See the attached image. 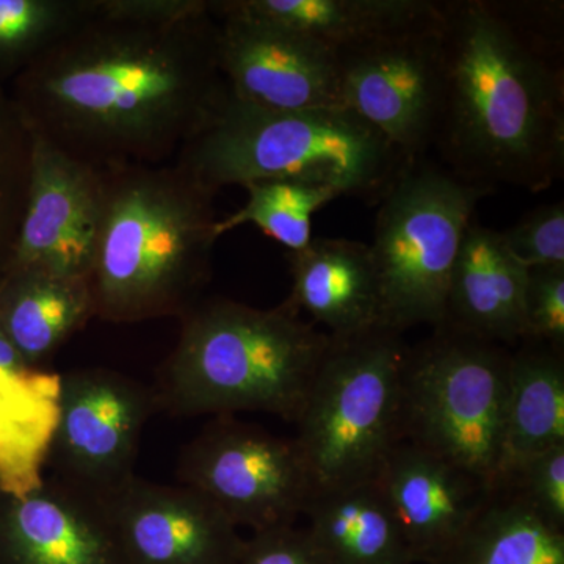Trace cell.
<instances>
[{
    "mask_svg": "<svg viewBox=\"0 0 564 564\" xmlns=\"http://www.w3.org/2000/svg\"><path fill=\"white\" fill-rule=\"evenodd\" d=\"M40 377V370L32 369L20 352L11 344L0 322V381L9 383H31L33 378Z\"/></svg>",
    "mask_w": 564,
    "mask_h": 564,
    "instance_id": "obj_32",
    "label": "cell"
},
{
    "mask_svg": "<svg viewBox=\"0 0 564 564\" xmlns=\"http://www.w3.org/2000/svg\"><path fill=\"white\" fill-rule=\"evenodd\" d=\"M215 6L284 25L336 51L443 28V2L433 0H221Z\"/></svg>",
    "mask_w": 564,
    "mask_h": 564,
    "instance_id": "obj_19",
    "label": "cell"
},
{
    "mask_svg": "<svg viewBox=\"0 0 564 564\" xmlns=\"http://www.w3.org/2000/svg\"><path fill=\"white\" fill-rule=\"evenodd\" d=\"M377 484L415 564L443 555L492 492L481 478L408 441L393 447Z\"/></svg>",
    "mask_w": 564,
    "mask_h": 564,
    "instance_id": "obj_16",
    "label": "cell"
},
{
    "mask_svg": "<svg viewBox=\"0 0 564 564\" xmlns=\"http://www.w3.org/2000/svg\"><path fill=\"white\" fill-rule=\"evenodd\" d=\"M91 318L87 278L10 269L0 280V322L32 369L40 370Z\"/></svg>",
    "mask_w": 564,
    "mask_h": 564,
    "instance_id": "obj_20",
    "label": "cell"
},
{
    "mask_svg": "<svg viewBox=\"0 0 564 564\" xmlns=\"http://www.w3.org/2000/svg\"><path fill=\"white\" fill-rule=\"evenodd\" d=\"M96 14L140 24H172L210 13L207 0H95Z\"/></svg>",
    "mask_w": 564,
    "mask_h": 564,
    "instance_id": "obj_31",
    "label": "cell"
},
{
    "mask_svg": "<svg viewBox=\"0 0 564 564\" xmlns=\"http://www.w3.org/2000/svg\"><path fill=\"white\" fill-rule=\"evenodd\" d=\"M101 502L124 564H236L242 551L240 529L187 486L135 475Z\"/></svg>",
    "mask_w": 564,
    "mask_h": 564,
    "instance_id": "obj_14",
    "label": "cell"
},
{
    "mask_svg": "<svg viewBox=\"0 0 564 564\" xmlns=\"http://www.w3.org/2000/svg\"><path fill=\"white\" fill-rule=\"evenodd\" d=\"M332 336L282 303L259 310L232 300L199 302L152 386L173 417L267 413L295 423Z\"/></svg>",
    "mask_w": 564,
    "mask_h": 564,
    "instance_id": "obj_4",
    "label": "cell"
},
{
    "mask_svg": "<svg viewBox=\"0 0 564 564\" xmlns=\"http://www.w3.org/2000/svg\"><path fill=\"white\" fill-rule=\"evenodd\" d=\"M102 198V170L32 133L28 198L7 270L39 269L87 278Z\"/></svg>",
    "mask_w": 564,
    "mask_h": 564,
    "instance_id": "obj_13",
    "label": "cell"
},
{
    "mask_svg": "<svg viewBox=\"0 0 564 564\" xmlns=\"http://www.w3.org/2000/svg\"><path fill=\"white\" fill-rule=\"evenodd\" d=\"M491 192L421 161L404 170L381 198L370 245L381 325L399 333L444 325L464 234L478 202Z\"/></svg>",
    "mask_w": 564,
    "mask_h": 564,
    "instance_id": "obj_8",
    "label": "cell"
},
{
    "mask_svg": "<svg viewBox=\"0 0 564 564\" xmlns=\"http://www.w3.org/2000/svg\"><path fill=\"white\" fill-rule=\"evenodd\" d=\"M502 234L505 247L527 269L564 265V204H544L527 212Z\"/></svg>",
    "mask_w": 564,
    "mask_h": 564,
    "instance_id": "obj_29",
    "label": "cell"
},
{
    "mask_svg": "<svg viewBox=\"0 0 564 564\" xmlns=\"http://www.w3.org/2000/svg\"><path fill=\"white\" fill-rule=\"evenodd\" d=\"M496 485L511 489L547 524L564 530V444L532 456Z\"/></svg>",
    "mask_w": 564,
    "mask_h": 564,
    "instance_id": "obj_27",
    "label": "cell"
},
{
    "mask_svg": "<svg viewBox=\"0 0 564 564\" xmlns=\"http://www.w3.org/2000/svg\"><path fill=\"white\" fill-rule=\"evenodd\" d=\"M32 133L0 82V280L9 269L25 209Z\"/></svg>",
    "mask_w": 564,
    "mask_h": 564,
    "instance_id": "obj_26",
    "label": "cell"
},
{
    "mask_svg": "<svg viewBox=\"0 0 564 564\" xmlns=\"http://www.w3.org/2000/svg\"><path fill=\"white\" fill-rule=\"evenodd\" d=\"M527 278L502 234L474 220L452 270L444 325L503 347L522 343Z\"/></svg>",
    "mask_w": 564,
    "mask_h": 564,
    "instance_id": "obj_17",
    "label": "cell"
},
{
    "mask_svg": "<svg viewBox=\"0 0 564 564\" xmlns=\"http://www.w3.org/2000/svg\"><path fill=\"white\" fill-rule=\"evenodd\" d=\"M214 13L172 24L95 14L11 82L32 133L113 170L172 163L231 99Z\"/></svg>",
    "mask_w": 564,
    "mask_h": 564,
    "instance_id": "obj_1",
    "label": "cell"
},
{
    "mask_svg": "<svg viewBox=\"0 0 564 564\" xmlns=\"http://www.w3.org/2000/svg\"><path fill=\"white\" fill-rule=\"evenodd\" d=\"M218 62L232 98L258 109H337V51L284 25L218 9Z\"/></svg>",
    "mask_w": 564,
    "mask_h": 564,
    "instance_id": "obj_12",
    "label": "cell"
},
{
    "mask_svg": "<svg viewBox=\"0 0 564 564\" xmlns=\"http://www.w3.org/2000/svg\"><path fill=\"white\" fill-rule=\"evenodd\" d=\"M173 162L215 193L226 185L288 180L372 203L413 163L344 107L273 111L232 96Z\"/></svg>",
    "mask_w": 564,
    "mask_h": 564,
    "instance_id": "obj_5",
    "label": "cell"
},
{
    "mask_svg": "<svg viewBox=\"0 0 564 564\" xmlns=\"http://www.w3.org/2000/svg\"><path fill=\"white\" fill-rule=\"evenodd\" d=\"M248 202L242 209L218 220V239L245 225H254L291 252L304 250L313 240V215L340 193L310 182L267 180L243 185Z\"/></svg>",
    "mask_w": 564,
    "mask_h": 564,
    "instance_id": "obj_24",
    "label": "cell"
},
{
    "mask_svg": "<svg viewBox=\"0 0 564 564\" xmlns=\"http://www.w3.org/2000/svg\"><path fill=\"white\" fill-rule=\"evenodd\" d=\"M236 564H334L314 543L307 530L276 527L245 538Z\"/></svg>",
    "mask_w": 564,
    "mask_h": 564,
    "instance_id": "obj_30",
    "label": "cell"
},
{
    "mask_svg": "<svg viewBox=\"0 0 564 564\" xmlns=\"http://www.w3.org/2000/svg\"><path fill=\"white\" fill-rule=\"evenodd\" d=\"M440 148L454 176L540 192L564 174L563 3L443 2Z\"/></svg>",
    "mask_w": 564,
    "mask_h": 564,
    "instance_id": "obj_2",
    "label": "cell"
},
{
    "mask_svg": "<svg viewBox=\"0 0 564 564\" xmlns=\"http://www.w3.org/2000/svg\"><path fill=\"white\" fill-rule=\"evenodd\" d=\"M429 564H564V530L496 485L462 536Z\"/></svg>",
    "mask_w": 564,
    "mask_h": 564,
    "instance_id": "obj_23",
    "label": "cell"
},
{
    "mask_svg": "<svg viewBox=\"0 0 564 564\" xmlns=\"http://www.w3.org/2000/svg\"><path fill=\"white\" fill-rule=\"evenodd\" d=\"M303 518L334 564H415L377 480L314 492Z\"/></svg>",
    "mask_w": 564,
    "mask_h": 564,
    "instance_id": "obj_21",
    "label": "cell"
},
{
    "mask_svg": "<svg viewBox=\"0 0 564 564\" xmlns=\"http://www.w3.org/2000/svg\"><path fill=\"white\" fill-rule=\"evenodd\" d=\"M292 292L285 304L304 311L329 336H351L381 325L380 289L370 245L313 239L291 252Z\"/></svg>",
    "mask_w": 564,
    "mask_h": 564,
    "instance_id": "obj_18",
    "label": "cell"
},
{
    "mask_svg": "<svg viewBox=\"0 0 564 564\" xmlns=\"http://www.w3.org/2000/svg\"><path fill=\"white\" fill-rule=\"evenodd\" d=\"M159 413L152 386L106 367L63 375L47 456L51 477L106 500L135 477L144 426Z\"/></svg>",
    "mask_w": 564,
    "mask_h": 564,
    "instance_id": "obj_10",
    "label": "cell"
},
{
    "mask_svg": "<svg viewBox=\"0 0 564 564\" xmlns=\"http://www.w3.org/2000/svg\"><path fill=\"white\" fill-rule=\"evenodd\" d=\"M402 333L375 326L332 336L296 425V445L314 492L377 480L403 441Z\"/></svg>",
    "mask_w": 564,
    "mask_h": 564,
    "instance_id": "obj_6",
    "label": "cell"
},
{
    "mask_svg": "<svg viewBox=\"0 0 564 564\" xmlns=\"http://www.w3.org/2000/svg\"><path fill=\"white\" fill-rule=\"evenodd\" d=\"M522 340L564 352V265L529 269Z\"/></svg>",
    "mask_w": 564,
    "mask_h": 564,
    "instance_id": "obj_28",
    "label": "cell"
},
{
    "mask_svg": "<svg viewBox=\"0 0 564 564\" xmlns=\"http://www.w3.org/2000/svg\"><path fill=\"white\" fill-rule=\"evenodd\" d=\"M176 475L251 533L296 525L314 494L293 437L232 415L215 417L182 448Z\"/></svg>",
    "mask_w": 564,
    "mask_h": 564,
    "instance_id": "obj_9",
    "label": "cell"
},
{
    "mask_svg": "<svg viewBox=\"0 0 564 564\" xmlns=\"http://www.w3.org/2000/svg\"><path fill=\"white\" fill-rule=\"evenodd\" d=\"M443 28L345 47L340 99L404 159L434 147L444 102Z\"/></svg>",
    "mask_w": 564,
    "mask_h": 564,
    "instance_id": "obj_11",
    "label": "cell"
},
{
    "mask_svg": "<svg viewBox=\"0 0 564 564\" xmlns=\"http://www.w3.org/2000/svg\"><path fill=\"white\" fill-rule=\"evenodd\" d=\"M0 564H124L101 500L41 478L0 488Z\"/></svg>",
    "mask_w": 564,
    "mask_h": 564,
    "instance_id": "obj_15",
    "label": "cell"
},
{
    "mask_svg": "<svg viewBox=\"0 0 564 564\" xmlns=\"http://www.w3.org/2000/svg\"><path fill=\"white\" fill-rule=\"evenodd\" d=\"M215 195L174 162L104 172L87 276L95 318L117 325L181 321L202 302L218 240Z\"/></svg>",
    "mask_w": 564,
    "mask_h": 564,
    "instance_id": "obj_3",
    "label": "cell"
},
{
    "mask_svg": "<svg viewBox=\"0 0 564 564\" xmlns=\"http://www.w3.org/2000/svg\"><path fill=\"white\" fill-rule=\"evenodd\" d=\"M403 367V441L496 484L511 351L451 326L433 328Z\"/></svg>",
    "mask_w": 564,
    "mask_h": 564,
    "instance_id": "obj_7",
    "label": "cell"
},
{
    "mask_svg": "<svg viewBox=\"0 0 564 564\" xmlns=\"http://www.w3.org/2000/svg\"><path fill=\"white\" fill-rule=\"evenodd\" d=\"M564 444V352L532 340L511 351L500 477Z\"/></svg>",
    "mask_w": 564,
    "mask_h": 564,
    "instance_id": "obj_22",
    "label": "cell"
},
{
    "mask_svg": "<svg viewBox=\"0 0 564 564\" xmlns=\"http://www.w3.org/2000/svg\"><path fill=\"white\" fill-rule=\"evenodd\" d=\"M95 14V0H0V82L17 79Z\"/></svg>",
    "mask_w": 564,
    "mask_h": 564,
    "instance_id": "obj_25",
    "label": "cell"
}]
</instances>
